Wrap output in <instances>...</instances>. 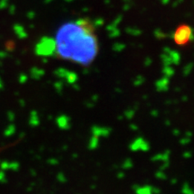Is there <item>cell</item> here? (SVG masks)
I'll use <instances>...</instances> for the list:
<instances>
[{
    "label": "cell",
    "instance_id": "6da1fadb",
    "mask_svg": "<svg viewBox=\"0 0 194 194\" xmlns=\"http://www.w3.org/2000/svg\"><path fill=\"white\" fill-rule=\"evenodd\" d=\"M55 48L57 54L72 62L88 66L98 52V42L90 22L85 19L68 22L57 33Z\"/></svg>",
    "mask_w": 194,
    "mask_h": 194
},
{
    "label": "cell",
    "instance_id": "7a4b0ae2",
    "mask_svg": "<svg viewBox=\"0 0 194 194\" xmlns=\"http://www.w3.org/2000/svg\"><path fill=\"white\" fill-rule=\"evenodd\" d=\"M192 34L193 33L190 27H189L188 25H181L180 27L177 28V30L174 33L173 35L174 42L177 45L185 46L190 42L192 38Z\"/></svg>",
    "mask_w": 194,
    "mask_h": 194
}]
</instances>
